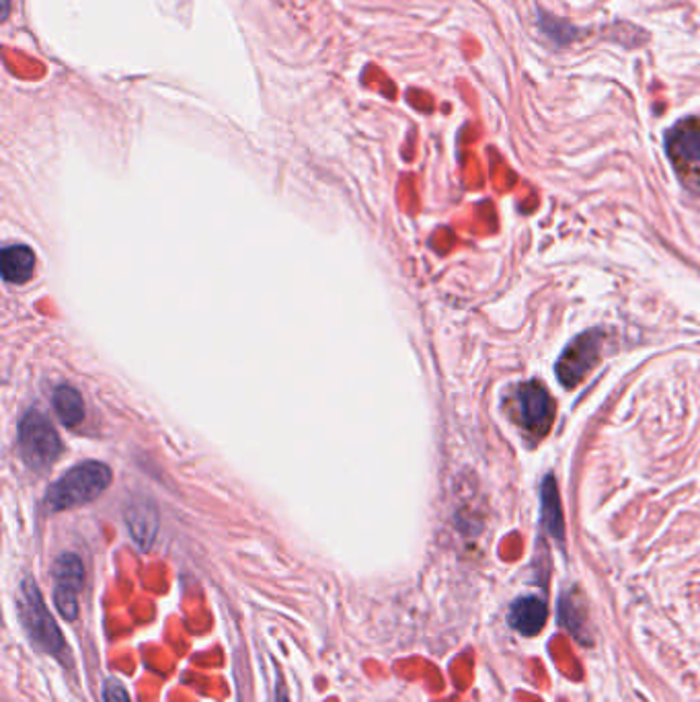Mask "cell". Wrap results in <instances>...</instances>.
<instances>
[{"mask_svg":"<svg viewBox=\"0 0 700 702\" xmlns=\"http://www.w3.org/2000/svg\"><path fill=\"white\" fill-rule=\"evenodd\" d=\"M111 479L113 473L104 462H81L50 485V489L46 492V508L50 511H64L90 504L107 492Z\"/></svg>","mask_w":700,"mask_h":702,"instance_id":"1","label":"cell"},{"mask_svg":"<svg viewBox=\"0 0 700 702\" xmlns=\"http://www.w3.org/2000/svg\"><path fill=\"white\" fill-rule=\"evenodd\" d=\"M19 618H21V625L27 632L32 645H36V650L50 653V655H60L64 651L62 632L53 622L52 615L48 613V606L39 594L36 580H32V578H25L21 583Z\"/></svg>","mask_w":700,"mask_h":702,"instance_id":"2","label":"cell"},{"mask_svg":"<svg viewBox=\"0 0 700 702\" xmlns=\"http://www.w3.org/2000/svg\"><path fill=\"white\" fill-rule=\"evenodd\" d=\"M19 450L25 464L37 473L52 467L60 457L62 441L41 411L32 409L19 422Z\"/></svg>","mask_w":700,"mask_h":702,"instance_id":"3","label":"cell"},{"mask_svg":"<svg viewBox=\"0 0 700 702\" xmlns=\"http://www.w3.org/2000/svg\"><path fill=\"white\" fill-rule=\"evenodd\" d=\"M665 155L684 185L700 190V116L684 118L665 134Z\"/></svg>","mask_w":700,"mask_h":702,"instance_id":"4","label":"cell"},{"mask_svg":"<svg viewBox=\"0 0 700 702\" xmlns=\"http://www.w3.org/2000/svg\"><path fill=\"white\" fill-rule=\"evenodd\" d=\"M516 422L530 438L541 439L555 422V403L541 383H524L514 397Z\"/></svg>","mask_w":700,"mask_h":702,"instance_id":"5","label":"cell"},{"mask_svg":"<svg viewBox=\"0 0 700 702\" xmlns=\"http://www.w3.org/2000/svg\"><path fill=\"white\" fill-rule=\"evenodd\" d=\"M53 604L69 622L79 618V592L85 585V565L79 555L64 553L52 565Z\"/></svg>","mask_w":700,"mask_h":702,"instance_id":"6","label":"cell"},{"mask_svg":"<svg viewBox=\"0 0 700 702\" xmlns=\"http://www.w3.org/2000/svg\"><path fill=\"white\" fill-rule=\"evenodd\" d=\"M604 335L600 331H588L574 339L567 350L563 351L557 362V378L560 385L567 388L578 387L579 383L588 376V372L594 368L600 360Z\"/></svg>","mask_w":700,"mask_h":702,"instance_id":"7","label":"cell"},{"mask_svg":"<svg viewBox=\"0 0 700 702\" xmlns=\"http://www.w3.org/2000/svg\"><path fill=\"white\" fill-rule=\"evenodd\" d=\"M123 522L130 538L141 550H148L158 534V509L150 497L130 499L123 509Z\"/></svg>","mask_w":700,"mask_h":702,"instance_id":"8","label":"cell"},{"mask_svg":"<svg viewBox=\"0 0 700 702\" xmlns=\"http://www.w3.org/2000/svg\"><path fill=\"white\" fill-rule=\"evenodd\" d=\"M546 618H548V608L541 597H520L509 608L508 620L511 629L524 637H534L543 631Z\"/></svg>","mask_w":700,"mask_h":702,"instance_id":"9","label":"cell"},{"mask_svg":"<svg viewBox=\"0 0 700 702\" xmlns=\"http://www.w3.org/2000/svg\"><path fill=\"white\" fill-rule=\"evenodd\" d=\"M0 271L9 283H25L36 274V253L27 245H11L2 249Z\"/></svg>","mask_w":700,"mask_h":702,"instance_id":"10","label":"cell"},{"mask_svg":"<svg viewBox=\"0 0 700 702\" xmlns=\"http://www.w3.org/2000/svg\"><path fill=\"white\" fill-rule=\"evenodd\" d=\"M53 411L60 417V422L64 423L67 427H76L85 422V401L81 397V392L71 385H62V387L53 390L52 397Z\"/></svg>","mask_w":700,"mask_h":702,"instance_id":"11","label":"cell"},{"mask_svg":"<svg viewBox=\"0 0 700 702\" xmlns=\"http://www.w3.org/2000/svg\"><path fill=\"white\" fill-rule=\"evenodd\" d=\"M543 520L548 534L555 536L557 543H563L565 524H563V513H560L559 493H557L553 479H546L543 485Z\"/></svg>","mask_w":700,"mask_h":702,"instance_id":"12","label":"cell"},{"mask_svg":"<svg viewBox=\"0 0 700 702\" xmlns=\"http://www.w3.org/2000/svg\"><path fill=\"white\" fill-rule=\"evenodd\" d=\"M539 27H541L544 36L551 37V41H555L557 46H569L579 36L578 27H574L565 19L555 17V15H548V13L539 15Z\"/></svg>","mask_w":700,"mask_h":702,"instance_id":"13","label":"cell"},{"mask_svg":"<svg viewBox=\"0 0 700 702\" xmlns=\"http://www.w3.org/2000/svg\"><path fill=\"white\" fill-rule=\"evenodd\" d=\"M104 702H132L125 688L118 680H107L104 686Z\"/></svg>","mask_w":700,"mask_h":702,"instance_id":"14","label":"cell"}]
</instances>
